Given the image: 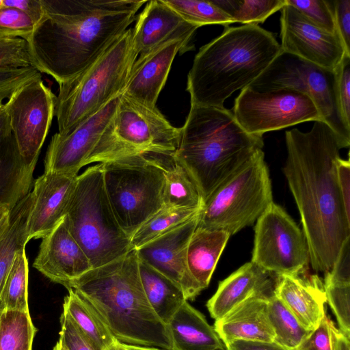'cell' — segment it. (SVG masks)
Segmentation results:
<instances>
[{
  "label": "cell",
  "mask_w": 350,
  "mask_h": 350,
  "mask_svg": "<svg viewBox=\"0 0 350 350\" xmlns=\"http://www.w3.org/2000/svg\"><path fill=\"white\" fill-rule=\"evenodd\" d=\"M287 157L283 172L299 210L310 262L317 272L333 266L350 237V216L340 192L336 162L338 138L325 122L315 121L308 132L285 133Z\"/></svg>",
  "instance_id": "1"
},
{
  "label": "cell",
  "mask_w": 350,
  "mask_h": 350,
  "mask_svg": "<svg viewBox=\"0 0 350 350\" xmlns=\"http://www.w3.org/2000/svg\"><path fill=\"white\" fill-rule=\"evenodd\" d=\"M148 1L41 0L43 16L27 40L32 64L59 84L92 64Z\"/></svg>",
  "instance_id": "2"
},
{
  "label": "cell",
  "mask_w": 350,
  "mask_h": 350,
  "mask_svg": "<svg viewBox=\"0 0 350 350\" xmlns=\"http://www.w3.org/2000/svg\"><path fill=\"white\" fill-rule=\"evenodd\" d=\"M72 288L98 314L119 342L172 350L165 324L156 315L142 284L135 249L73 280Z\"/></svg>",
  "instance_id": "3"
},
{
  "label": "cell",
  "mask_w": 350,
  "mask_h": 350,
  "mask_svg": "<svg viewBox=\"0 0 350 350\" xmlns=\"http://www.w3.org/2000/svg\"><path fill=\"white\" fill-rule=\"evenodd\" d=\"M282 52L273 35L258 25L226 27L194 57L187 83L191 104L224 107L230 96L250 85Z\"/></svg>",
  "instance_id": "4"
},
{
  "label": "cell",
  "mask_w": 350,
  "mask_h": 350,
  "mask_svg": "<svg viewBox=\"0 0 350 350\" xmlns=\"http://www.w3.org/2000/svg\"><path fill=\"white\" fill-rule=\"evenodd\" d=\"M263 144L262 136L246 132L224 107L191 104L174 156L191 175L204 202Z\"/></svg>",
  "instance_id": "5"
},
{
  "label": "cell",
  "mask_w": 350,
  "mask_h": 350,
  "mask_svg": "<svg viewBox=\"0 0 350 350\" xmlns=\"http://www.w3.org/2000/svg\"><path fill=\"white\" fill-rule=\"evenodd\" d=\"M138 53L127 29L92 64L59 84L55 116L64 135L122 94Z\"/></svg>",
  "instance_id": "6"
},
{
  "label": "cell",
  "mask_w": 350,
  "mask_h": 350,
  "mask_svg": "<svg viewBox=\"0 0 350 350\" xmlns=\"http://www.w3.org/2000/svg\"><path fill=\"white\" fill-rule=\"evenodd\" d=\"M64 220L92 268L118 259L133 249L131 238L121 228L111 208L100 163L77 176Z\"/></svg>",
  "instance_id": "7"
},
{
  "label": "cell",
  "mask_w": 350,
  "mask_h": 350,
  "mask_svg": "<svg viewBox=\"0 0 350 350\" xmlns=\"http://www.w3.org/2000/svg\"><path fill=\"white\" fill-rule=\"evenodd\" d=\"M170 154H133L100 163L111 208L130 238L164 206L165 170Z\"/></svg>",
  "instance_id": "8"
},
{
  "label": "cell",
  "mask_w": 350,
  "mask_h": 350,
  "mask_svg": "<svg viewBox=\"0 0 350 350\" xmlns=\"http://www.w3.org/2000/svg\"><path fill=\"white\" fill-rule=\"evenodd\" d=\"M272 202L269 170L260 150L204 201L197 227L231 236L252 225Z\"/></svg>",
  "instance_id": "9"
},
{
  "label": "cell",
  "mask_w": 350,
  "mask_h": 350,
  "mask_svg": "<svg viewBox=\"0 0 350 350\" xmlns=\"http://www.w3.org/2000/svg\"><path fill=\"white\" fill-rule=\"evenodd\" d=\"M180 128L172 126L157 106L121 95L116 113L87 161V165L147 152L174 153Z\"/></svg>",
  "instance_id": "10"
},
{
  "label": "cell",
  "mask_w": 350,
  "mask_h": 350,
  "mask_svg": "<svg viewBox=\"0 0 350 350\" xmlns=\"http://www.w3.org/2000/svg\"><path fill=\"white\" fill-rule=\"evenodd\" d=\"M55 98L56 95L39 77L19 88L4 103L19 157L22 180L27 189L55 116Z\"/></svg>",
  "instance_id": "11"
},
{
  "label": "cell",
  "mask_w": 350,
  "mask_h": 350,
  "mask_svg": "<svg viewBox=\"0 0 350 350\" xmlns=\"http://www.w3.org/2000/svg\"><path fill=\"white\" fill-rule=\"evenodd\" d=\"M250 87L259 90L291 88L309 96L323 122L336 134L341 148L350 145V131L343 125L335 100L334 71L282 52Z\"/></svg>",
  "instance_id": "12"
},
{
  "label": "cell",
  "mask_w": 350,
  "mask_h": 350,
  "mask_svg": "<svg viewBox=\"0 0 350 350\" xmlns=\"http://www.w3.org/2000/svg\"><path fill=\"white\" fill-rule=\"evenodd\" d=\"M232 109L246 132L261 136L304 122L323 121L312 99L291 88L259 90L247 86L241 90Z\"/></svg>",
  "instance_id": "13"
},
{
  "label": "cell",
  "mask_w": 350,
  "mask_h": 350,
  "mask_svg": "<svg viewBox=\"0 0 350 350\" xmlns=\"http://www.w3.org/2000/svg\"><path fill=\"white\" fill-rule=\"evenodd\" d=\"M251 261L275 275L297 274L308 267L310 254L302 230L274 202L256 221Z\"/></svg>",
  "instance_id": "14"
},
{
  "label": "cell",
  "mask_w": 350,
  "mask_h": 350,
  "mask_svg": "<svg viewBox=\"0 0 350 350\" xmlns=\"http://www.w3.org/2000/svg\"><path fill=\"white\" fill-rule=\"evenodd\" d=\"M280 10L283 51L332 71L350 55L338 35L321 29L287 2Z\"/></svg>",
  "instance_id": "15"
},
{
  "label": "cell",
  "mask_w": 350,
  "mask_h": 350,
  "mask_svg": "<svg viewBox=\"0 0 350 350\" xmlns=\"http://www.w3.org/2000/svg\"><path fill=\"white\" fill-rule=\"evenodd\" d=\"M122 94L68 133H55L46 152L44 172L77 176L113 119Z\"/></svg>",
  "instance_id": "16"
},
{
  "label": "cell",
  "mask_w": 350,
  "mask_h": 350,
  "mask_svg": "<svg viewBox=\"0 0 350 350\" xmlns=\"http://www.w3.org/2000/svg\"><path fill=\"white\" fill-rule=\"evenodd\" d=\"M198 214L136 250L139 260L180 286L187 301L201 292L187 265V246Z\"/></svg>",
  "instance_id": "17"
},
{
  "label": "cell",
  "mask_w": 350,
  "mask_h": 350,
  "mask_svg": "<svg viewBox=\"0 0 350 350\" xmlns=\"http://www.w3.org/2000/svg\"><path fill=\"white\" fill-rule=\"evenodd\" d=\"M33 266L51 281L66 288L92 269L86 254L70 233L64 217L42 239Z\"/></svg>",
  "instance_id": "18"
},
{
  "label": "cell",
  "mask_w": 350,
  "mask_h": 350,
  "mask_svg": "<svg viewBox=\"0 0 350 350\" xmlns=\"http://www.w3.org/2000/svg\"><path fill=\"white\" fill-rule=\"evenodd\" d=\"M77 176L44 172L34 181L27 226L29 241L42 239L65 216Z\"/></svg>",
  "instance_id": "19"
},
{
  "label": "cell",
  "mask_w": 350,
  "mask_h": 350,
  "mask_svg": "<svg viewBox=\"0 0 350 350\" xmlns=\"http://www.w3.org/2000/svg\"><path fill=\"white\" fill-rule=\"evenodd\" d=\"M189 49V43L174 39L139 55L133 66L123 94L145 105L155 107L175 56L179 51Z\"/></svg>",
  "instance_id": "20"
},
{
  "label": "cell",
  "mask_w": 350,
  "mask_h": 350,
  "mask_svg": "<svg viewBox=\"0 0 350 350\" xmlns=\"http://www.w3.org/2000/svg\"><path fill=\"white\" fill-rule=\"evenodd\" d=\"M198 28L185 21L163 0L148 1L132 29L133 45L138 55H142L172 40L189 43Z\"/></svg>",
  "instance_id": "21"
},
{
  "label": "cell",
  "mask_w": 350,
  "mask_h": 350,
  "mask_svg": "<svg viewBox=\"0 0 350 350\" xmlns=\"http://www.w3.org/2000/svg\"><path fill=\"white\" fill-rule=\"evenodd\" d=\"M305 273L276 275L273 294L306 329L312 331L326 314V296L321 278Z\"/></svg>",
  "instance_id": "22"
},
{
  "label": "cell",
  "mask_w": 350,
  "mask_h": 350,
  "mask_svg": "<svg viewBox=\"0 0 350 350\" xmlns=\"http://www.w3.org/2000/svg\"><path fill=\"white\" fill-rule=\"evenodd\" d=\"M274 285L273 274L250 261L219 283L206 306L211 317L216 321L250 297L271 295Z\"/></svg>",
  "instance_id": "23"
},
{
  "label": "cell",
  "mask_w": 350,
  "mask_h": 350,
  "mask_svg": "<svg viewBox=\"0 0 350 350\" xmlns=\"http://www.w3.org/2000/svg\"><path fill=\"white\" fill-rule=\"evenodd\" d=\"M269 296L250 297L215 321L214 328L225 345L239 340L274 342L267 311Z\"/></svg>",
  "instance_id": "24"
},
{
  "label": "cell",
  "mask_w": 350,
  "mask_h": 350,
  "mask_svg": "<svg viewBox=\"0 0 350 350\" xmlns=\"http://www.w3.org/2000/svg\"><path fill=\"white\" fill-rule=\"evenodd\" d=\"M172 350H226L204 316L186 301L166 325Z\"/></svg>",
  "instance_id": "25"
},
{
  "label": "cell",
  "mask_w": 350,
  "mask_h": 350,
  "mask_svg": "<svg viewBox=\"0 0 350 350\" xmlns=\"http://www.w3.org/2000/svg\"><path fill=\"white\" fill-rule=\"evenodd\" d=\"M230 235L223 230L196 227L187 250L189 273L202 291L210 282L219 258Z\"/></svg>",
  "instance_id": "26"
},
{
  "label": "cell",
  "mask_w": 350,
  "mask_h": 350,
  "mask_svg": "<svg viewBox=\"0 0 350 350\" xmlns=\"http://www.w3.org/2000/svg\"><path fill=\"white\" fill-rule=\"evenodd\" d=\"M139 275L148 303L165 325L187 301L182 288L174 281L139 260Z\"/></svg>",
  "instance_id": "27"
},
{
  "label": "cell",
  "mask_w": 350,
  "mask_h": 350,
  "mask_svg": "<svg viewBox=\"0 0 350 350\" xmlns=\"http://www.w3.org/2000/svg\"><path fill=\"white\" fill-rule=\"evenodd\" d=\"M32 192H29L12 208L10 225L0 237V315L4 311L2 292L4 284L18 252L29 242L27 231L32 205Z\"/></svg>",
  "instance_id": "28"
},
{
  "label": "cell",
  "mask_w": 350,
  "mask_h": 350,
  "mask_svg": "<svg viewBox=\"0 0 350 350\" xmlns=\"http://www.w3.org/2000/svg\"><path fill=\"white\" fill-rule=\"evenodd\" d=\"M163 203L166 206L189 208H201L203 205L198 185L174 153L168 156L165 164Z\"/></svg>",
  "instance_id": "29"
},
{
  "label": "cell",
  "mask_w": 350,
  "mask_h": 350,
  "mask_svg": "<svg viewBox=\"0 0 350 350\" xmlns=\"http://www.w3.org/2000/svg\"><path fill=\"white\" fill-rule=\"evenodd\" d=\"M64 297L63 310L74 321L96 350H105L116 340L96 310L72 288Z\"/></svg>",
  "instance_id": "30"
},
{
  "label": "cell",
  "mask_w": 350,
  "mask_h": 350,
  "mask_svg": "<svg viewBox=\"0 0 350 350\" xmlns=\"http://www.w3.org/2000/svg\"><path fill=\"white\" fill-rule=\"evenodd\" d=\"M267 311L274 342L286 350H297L311 331L306 329L273 293L268 297Z\"/></svg>",
  "instance_id": "31"
},
{
  "label": "cell",
  "mask_w": 350,
  "mask_h": 350,
  "mask_svg": "<svg viewBox=\"0 0 350 350\" xmlns=\"http://www.w3.org/2000/svg\"><path fill=\"white\" fill-rule=\"evenodd\" d=\"M201 208L164 206L146 221L131 236V245L138 249L197 215Z\"/></svg>",
  "instance_id": "32"
},
{
  "label": "cell",
  "mask_w": 350,
  "mask_h": 350,
  "mask_svg": "<svg viewBox=\"0 0 350 350\" xmlns=\"http://www.w3.org/2000/svg\"><path fill=\"white\" fill-rule=\"evenodd\" d=\"M36 332L29 312L4 310L0 315V350H32Z\"/></svg>",
  "instance_id": "33"
},
{
  "label": "cell",
  "mask_w": 350,
  "mask_h": 350,
  "mask_svg": "<svg viewBox=\"0 0 350 350\" xmlns=\"http://www.w3.org/2000/svg\"><path fill=\"white\" fill-rule=\"evenodd\" d=\"M28 274V260L24 248L16 254L4 284L2 292L4 310L29 312Z\"/></svg>",
  "instance_id": "34"
},
{
  "label": "cell",
  "mask_w": 350,
  "mask_h": 350,
  "mask_svg": "<svg viewBox=\"0 0 350 350\" xmlns=\"http://www.w3.org/2000/svg\"><path fill=\"white\" fill-rule=\"evenodd\" d=\"M234 23L258 25L280 10L286 0H211Z\"/></svg>",
  "instance_id": "35"
},
{
  "label": "cell",
  "mask_w": 350,
  "mask_h": 350,
  "mask_svg": "<svg viewBox=\"0 0 350 350\" xmlns=\"http://www.w3.org/2000/svg\"><path fill=\"white\" fill-rule=\"evenodd\" d=\"M185 21L200 27L219 24L225 27L234 21L211 1L163 0Z\"/></svg>",
  "instance_id": "36"
},
{
  "label": "cell",
  "mask_w": 350,
  "mask_h": 350,
  "mask_svg": "<svg viewBox=\"0 0 350 350\" xmlns=\"http://www.w3.org/2000/svg\"><path fill=\"white\" fill-rule=\"evenodd\" d=\"M323 286L326 302L336 318L339 329L350 338V284Z\"/></svg>",
  "instance_id": "37"
},
{
  "label": "cell",
  "mask_w": 350,
  "mask_h": 350,
  "mask_svg": "<svg viewBox=\"0 0 350 350\" xmlns=\"http://www.w3.org/2000/svg\"><path fill=\"white\" fill-rule=\"evenodd\" d=\"M35 26L31 18L21 10L0 8V38H21L27 42Z\"/></svg>",
  "instance_id": "38"
},
{
  "label": "cell",
  "mask_w": 350,
  "mask_h": 350,
  "mask_svg": "<svg viewBox=\"0 0 350 350\" xmlns=\"http://www.w3.org/2000/svg\"><path fill=\"white\" fill-rule=\"evenodd\" d=\"M286 2L321 29L337 34L328 0H286Z\"/></svg>",
  "instance_id": "39"
},
{
  "label": "cell",
  "mask_w": 350,
  "mask_h": 350,
  "mask_svg": "<svg viewBox=\"0 0 350 350\" xmlns=\"http://www.w3.org/2000/svg\"><path fill=\"white\" fill-rule=\"evenodd\" d=\"M334 71L336 109L343 125L350 131V55H345Z\"/></svg>",
  "instance_id": "40"
},
{
  "label": "cell",
  "mask_w": 350,
  "mask_h": 350,
  "mask_svg": "<svg viewBox=\"0 0 350 350\" xmlns=\"http://www.w3.org/2000/svg\"><path fill=\"white\" fill-rule=\"evenodd\" d=\"M39 77L41 72L32 66L0 67V100L8 99L19 88Z\"/></svg>",
  "instance_id": "41"
},
{
  "label": "cell",
  "mask_w": 350,
  "mask_h": 350,
  "mask_svg": "<svg viewBox=\"0 0 350 350\" xmlns=\"http://www.w3.org/2000/svg\"><path fill=\"white\" fill-rule=\"evenodd\" d=\"M32 66L28 43L21 38H0V67Z\"/></svg>",
  "instance_id": "42"
},
{
  "label": "cell",
  "mask_w": 350,
  "mask_h": 350,
  "mask_svg": "<svg viewBox=\"0 0 350 350\" xmlns=\"http://www.w3.org/2000/svg\"><path fill=\"white\" fill-rule=\"evenodd\" d=\"M59 340L66 350H96L70 317L63 310Z\"/></svg>",
  "instance_id": "43"
},
{
  "label": "cell",
  "mask_w": 350,
  "mask_h": 350,
  "mask_svg": "<svg viewBox=\"0 0 350 350\" xmlns=\"http://www.w3.org/2000/svg\"><path fill=\"white\" fill-rule=\"evenodd\" d=\"M323 284H350V237L343 242L332 268L325 273Z\"/></svg>",
  "instance_id": "44"
},
{
  "label": "cell",
  "mask_w": 350,
  "mask_h": 350,
  "mask_svg": "<svg viewBox=\"0 0 350 350\" xmlns=\"http://www.w3.org/2000/svg\"><path fill=\"white\" fill-rule=\"evenodd\" d=\"M336 32L347 52L350 54V0L329 1Z\"/></svg>",
  "instance_id": "45"
},
{
  "label": "cell",
  "mask_w": 350,
  "mask_h": 350,
  "mask_svg": "<svg viewBox=\"0 0 350 350\" xmlns=\"http://www.w3.org/2000/svg\"><path fill=\"white\" fill-rule=\"evenodd\" d=\"M329 321L330 319L325 314L297 350H332Z\"/></svg>",
  "instance_id": "46"
},
{
  "label": "cell",
  "mask_w": 350,
  "mask_h": 350,
  "mask_svg": "<svg viewBox=\"0 0 350 350\" xmlns=\"http://www.w3.org/2000/svg\"><path fill=\"white\" fill-rule=\"evenodd\" d=\"M336 174L340 192L348 215L350 216V162L339 157L336 162Z\"/></svg>",
  "instance_id": "47"
},
{
  "label": "cell",
  "mask_w": 350,
  "mask_h": 350,
  "mask_svg": "<svg viewBox=\"0 0 350 350\" xmlns=\"http://www.w3.org/2000/svg\"><path fill=\"white\" fill-rule=\"evenodd\" d=\"M3 8H12L29 16L36 25L43 16L41 0H3Z\"/></svg>",
  "instance_id": "48"
},
{
  "label": "cell",
  "mask_w": 350,
  "mask_h": 350,
  "mask_svg": "<svg viewBox=\"0 0 350 350\" xmlns=\"http://www.w3.org/2000/svg\"><path fill=\"white\" fill-rule=\"evenodd\" d=\"M226 350H286L272 342L234 340L226 345Z\"/></svg>",
  "instance_id": "49"
},
{
  "label": "cell",
  "mask_w": 350,
  "mask_h": 350,
  "mask_svg": "<svg viewBox=\"0 0 350 350\" xmlns=\"http://www.w3.org/2000/svg\"><path fill=\"white\" fill-rule=\"evenodd\" d=\"M332 350H350V338L336 327L333 321H329Z\"/></svg>",
  "instance_id": "50"
},
{
  "label": "cell",
  "mask_w": 350,
  "mask_h": 350,
  "mask_svg": "<svg viewBox=\"0 0 350 350\" xmlns=\"http://www.w3.org/2000/svg\"><path fill=\"white\" fill-rule=\"evenodd\" d=\"M13 206L8 202L0 200V237L8 229Z\"/></svg>",
  "instance_id": "51"
},
{
  "label": "cell",
  "mask_w": 350,
  "mask_h": 350,
  "mask_svg": "<svg viewBox=\"0 0 350 350\" xmlns=\"http://www.w3.org/2000/svg\"><path fill=\"white\" fill-rule=\"evenodd\" d=\"M124 345L126 350H162L155 347Z\"/></svg>",
  "instance_id": "52"
},
{
  "label": "cell",
  "mask_w": 350,
  "mask_h": 350,
  "mask_svg": "<svg viewBox=\"0 0 350 350\" xmlns=\"http://www.w3.org/2000/svg\"><path fill=\"white\" fill-rule=\"evenodd\" d=\"M105 350H126L125 347V345L119 342L118 340H116L111 345H110Z\"/></svg>",
  "instance_id": "53"
},
{
  "label": "cell",
  "mask_w": 350,
  "mask_h": 350,
  "mask_svg": "<svg viewBox=\"0 0 350 350\" xmlns=\"http://www.w3.org/2000/svg\"><path fill=\"white\" fill-rule=\"evenodd\" d=\"M53 350H66V349L63 346L62 342L58 340L56 345H55Z\"/></svg>",
  "instance_id": "54"
},
{
  "label": "cell",
  "mask_w": 350,
  "mask_h": 350,
  "mask_svg": "<svg viewBox=\"0 0 350 350\" xmlns=\"http://www.w3.org/2000/svg\"><path fill=\"white\" fill-rule=\"evenodd\" d=\"M3 100H0V109L3 107L4 103L3 102Z\"/></svg>",
  "instance_id": "55"
},
{
  "label": "cell",
  "mask_w": 350,
  "mask_h": 350,
  "mask_svg": "<svg viewBox=\"0 0 350 350\" xmlns=\"http://www.w3.org/2000/svg\"><path fill=\"white\" fill-rule=\"evenodd\" d=\"M3 5V0H0V8H2Z\"/></svg>",
  "instance_id": "56"
}]
</instances>
